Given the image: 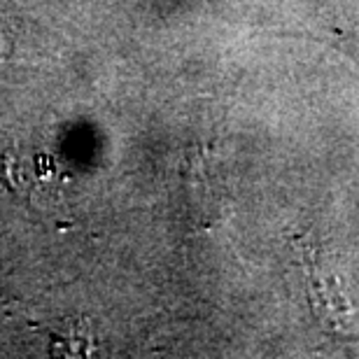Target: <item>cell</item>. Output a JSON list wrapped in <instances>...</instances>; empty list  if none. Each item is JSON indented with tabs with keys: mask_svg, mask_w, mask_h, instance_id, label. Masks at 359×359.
I'll list each match as a JSON object with an SVG mask.
<instances>
[{
	"mask_svg": "<svg viewBox=\"0 0 359 359\" xmlns=\"http://www.w3.org/2000/svg\"><path fill=\"white\" fill-rule=\"evenodd\" d=\"M10 38H7V35L3 33V28H0V56H5L7 52H10Z\"/></svg>",
	"mask_w": 359,
	"mask_h": 359,
	"instance_id": "obj_3",
	"label": "cell"
},
{
	"mask_svg": "<svg viewBox=\"0 0 359 359\" xmlns=\"http://www.w3.org/2000/svg\"><path fill=\"white\" fill-rule=\"evenodd\" d=\"M299 266L304 271L306 299L311 304L315 320L327 334L343 336L353 329V306L341 290L339 276L322 259V250L308 236L294 238Z\"/></svg>",
	"mask_w": 359,
	"mask_h": 359,
	"instance_id": "obj_1",
	"label": "cell"
},
{
	"mask_svg": "<svg viewBox=\"0 0 359 359\" xmlns=\"http://www.w3.org/2000/svg\"><path fill=\"white\" fill-rule=\"evenodd\" d=\"M191 191L194 212L201 222L219 217L224 212V198L226 187L219 182L217 173H215V163L208 154H201L198 159L189 161V175H187Z\"/></svg>",
	"mask_w": 359,
	"mask_h": 359,
	"instance_id": "obj_2",
	"label": "cell"
}]
</instances>
